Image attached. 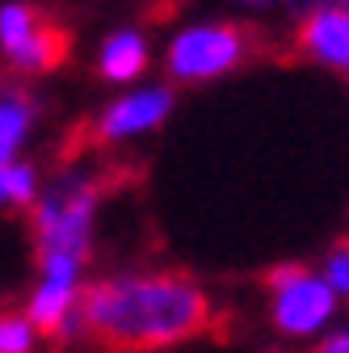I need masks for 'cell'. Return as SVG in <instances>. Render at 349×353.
<instances>
[{
    "label": "cell",
    "mask_w": 349,
    "mask_h": 353,
    "mask_svg": "<svg viewBox=\"0 0 349 353\" xmlns=\"http://www.w3.org/2000/svg\"><path fill=\"white\" fill-rule=\"evenodd\" d=\"M295 47L303 59L349 76V5H337L332 0V5L312 9L295 34Z\"/></svg>",
    "instance_id": "obj_7"
},
{
    "label": "cell",
    "mask_w": 349,
    "mask_h": 353,
    "mask_svg": "<svg viewBox=\"0 0 349 353\" xmlns=\"http://www.w3.org/2000/svg\"><path fill=\"white\" fill-rule=\"evenodd\" d=\"M0 88H5V84H0Z\"/></svg>",
    "instance_id": "obj_16"
},
{
    "label": "cell",
    "mask_w": 349,
    "mask_h": 353,
    "mask_svg": "<svg viewBox=\"0 0 349 353\" xmlns=\"http://www.w3.org/2000/svg\"><path fill=\"white\" fill-rule=\"evenodd\" d=\"M34 198H38L34 168L21 160L0 164V206H34Z\"/></svg>",
    "instance_id": "obj_10"
},
{
    "label": "cell",
    "mask_w": 349,
    "mask_h": 353,
    "mask_svg": "<svg viewBox=\"0 0 349 353\" xmlns=\"http://www.w3.org/2000/svg\"><path fill=\"white\" fill-rule=\"evenodd\" d=\"M101 202V181L97 176L68 172L51 190L34 198V240L38 256L42 252H68V256H89L93 244V214Z\"/></svg>",
    "instance_id": "obj_2"
},
{
    "label": "cell",
    "mask_w": 349,
    "mask_h": 353,
    "mask_svg": "<svg viewBox=\"0 0 349 353\" xmlns=\"http://www.w3.org/2000/svg\"><path fill=\"white\" fill-rule=\"evenodd\" d=\"M34 324H30V316H13V312H5L0 316V353H30L34 349Z\"/></svg>",
    "instance_id": "obj_11"
},
{
    "label": "cell",
    "mask_w": 349,
    "mask_h": 353,
    "mask_svg": "<svg viewBox=\"0 0 349 353\" xmlns=\"http://www.w3.org/2000/svg\"><path fill=\"white\" fill-rule=\"evenodd\" d=\"M34 114H38V105L26 88H0V164H9L17 156V148L30 135Z\"/></svg>",
    "instance_id": "obj_9"
},
{
    "label": "cell",
    "mask_w": 349,
    "mask_h": 353,
    "mask_svg": "<svg viewBox=\"0 0 349 353\" xmlns=\"http://www.w3.org/2000/svg\"><path fill=\"white\" fill-rule=\"evenodd\" d=\"M337 5H349V0H337Z\"/></svg>",
    "instance_id": "obj_15"
},
{
    "label": "cell",
    "mask_w": 349,
    "mask_h": 353,
    "mask_svg": "<svg viewBox=\"0 0 349 353\" xmlns=\"http://www.w3.org/2000/svg\"><path fill=\"white\" fill-rule=\"evenodd\" d=\"M270 312L274 328L282 336H316L337 316V290L324 282V274H312L303 265H278L270 270Z\"/></svg>",
    "instance_id": "obj_5"
},
{
    "label": "cell",
    "mask_w": 349,
    "mask_h": 353,
    "mask_svg": "<svg viewBox=\"0 0 349 353\" xmlns=\"http://www.w3.org/2000/svg\"><path fill=\"white\" fill-rule=\"evenodd\" d=\"M143 68H148V38L139 30H118L101 42L97 72L110 84H130L135 76H143Z\"/></svg>",
    "instance_id": "obj_8"
},
{
    "label": "cell",
    "mask_w": 349,
    "mask_h": 353,
    "mask_svg": "<svg viewBox=\"0 0 349 353\" xmlns=\"http://www.w3.org/2000/svg\"><path fill=\"white\" fill-rule=\"evenodd\" d=\"M172 114V93L168 88H135L118 101H110L93 126H89V139L93 143H118V139H135L156 130L164 118Z\"/></svg>",
    "instance_id": "obj_6"
},
{
    "label": "cell",
    "mask_w": 349,
    "mask_h": 353,
    "mask_svg": "<svg viewBox=\"0 0 349 353\" xmlns=\"http://www.w3.org/2000/svg\"><path fill=\"white\" fill-rule=\"evenodd\" d=\"M252 55V34L236 21H210V26H190L168 42V76L177 84H202L219 80L232 68H240Z\"/></svg>",
    "instance_id": "obj_4"
},
{
    "label": "cell",
    "mask_w": 349,
    "mask_h": 353,
    "mask_svg": "<svg viewBox=\"0 0 349 353\" xmlns=\"http://www.w3.org/2000/svg\"><path fill=\"white\" fill-rule=\"evenodd\" d=\"M312 353H349V328H337V332H328Z\"/></svg>",
    "instance_id": "obj_13"
},
{
    "label": "cell",
    "mask_w": 349,
    "mask_h": 353,
    "mask_svg": "<svg viewBox=\"0 0 349 353\" xmlns=\"http://www.w3.org/2000/svg\"><path fill=\"white\" fill-rule=\"evenodd\" d=\"M240 5H270V0H240Z\"/></svg>",
    "instance_id": "obj_14"
},
{
    "label": "cell",
    "mask_w": 349,
    "mask_h": 353,
    "mask_svg": "<svg viewBox=\"0 0 349 353\" xmlns=\"http://www.w3.org/2000/svg\"><path fill=\"white\" fill-rule=\"evenodd\" d=\"M0 51H5L13 72L42 76L68 59L72 34L47 9L26 5V0H9V5H0Z\"/></svg>",
    "instance_id": "obj_3"
},
{
    "label": "cell",
    "mask_w": 349,
    "mask_h": 353,
    "mask_svg": "<svg viewBox=\"0 0 349 353\" xmlns=\"http://www.w3.org/2000/svg\"><path fill=\"white\" fill-rule=\"evenodd\" d=\"M80 336L101 353H152L215 324L210 294L190 274H118L80 290Z\"/></svg>",
    "instance_id": "obj_1"
},
{
    "label": "cell",
    "mask_w": 349,
    "mask_h": 353,
    "mask_svg": "<svg viewBox=\"0 0 349 353\" xmlns=\"http://www.w3.org/2000/svg\"><path fill=\"white\" fill-rule=\"evenodd\" d=\"M324 282L337 290V299L349 294V240H341V244L328 248V256H324Z\"/></svg>",
    "instance_id": "obj_12"
}]
</instances>
